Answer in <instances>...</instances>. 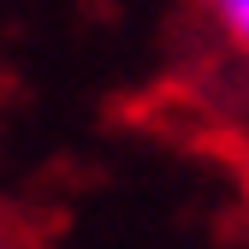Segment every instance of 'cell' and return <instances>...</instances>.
I'll list each match as a JSON object with an SVG mask.
<instances>
[{
    "label": "cell",
    "instance_id": "cell-1",
    "mask_svg": "<svg viewBox=\"0 0 249 249\" xmlns=\"http://www.w3.org/2000/svg\"><path fill=\"white\" fill-rule=\"evenodd\" d=\"M208 18L220 24V36L237 53H249V0H208Z\"/></svg>",
    "mask_w": 249,
    "mask_h": 249
}]
</instances>
